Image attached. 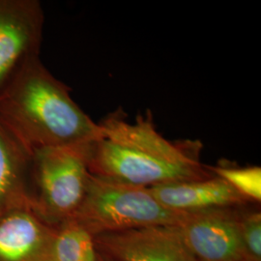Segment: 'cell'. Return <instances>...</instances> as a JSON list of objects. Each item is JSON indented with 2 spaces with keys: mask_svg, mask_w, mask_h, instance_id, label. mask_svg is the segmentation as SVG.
<instances>
[{
  "mask_svg": "<svg viewBox=\"0 0 261 261\" xmlns=\"http://www.w3.org/2000/svg\"><path fill=\"white\" fill-rule=\"evenodd\" d=\"M98 124L100 134L90 144L88 158L89 171L96 177L152 188L214 175L200 162L202 143L167 140L150 111L130 122L118 110Z\"/></svg>",
  "mask_w": 261,
  "mask_h": 261,
  "instance_id": "obj_1",
  "label": "cell"
},
{
  "mask_svg": "<svg viewBox=\"0 0 261 261\" xmlns=\"http://www.w3.org/2000/svg\"><path fill=\"white\" fill-rule=\"evenodd\" d=\"M70 92L36 58L0 95V121L32 151L96 140L99 124Z\"/></svg>",
  "mask_w": 261,
  "mask_h": 261,
  "instance_id": "obj_2",
  "label": "cell"
},
{
  "mask_svg": "<svg viewBox=\"0 0 261 261\" xmlns=\"http://www.w3.org/2000/svg\"><path fill=\"white\" fill-rule=\"evenodd\" d=\"M92 141L33 150L30 207L53 227L73 219L84 201Z\"/></svg>",
  "mask_w": 261,
  "mask_h": 261,
  "instance_id": "obj_3",
  "label": "cell"
},
{
  "mask_svg": "<svg viewBox=\"0 0 261 261\" xmlns=\"http://www.w3.org/2000/svg\"><path fill=\"white\" fill-rule=\"evenodd\" d=\"M188 215L161 204L148 188L91 174L84 201L73 219L96 236L147 226H178Z\"/></svg>",
  "mask_w": 261,
  "mask_h": 261,
  "instance_id": "obj_4",
  "label": "cell"
},
{
  "mask_svg": "<svg viewBox=\"0 0 261 261\" xmlns=\"http://www.w3.org/2000/svg\"><path fill=\"white\" fill-rule=\"evenodd\" d=\"M44 20L38 0H0V95L40 57Z\"/></svg>",
  "mask_w": 261,
  "mask_h": 261,
  "instance_id": "obj_5",
  "label": "cell"
},
{
  "mask_svg": "<svg viewBox=\"0 0 261 261\" xmlns=\"http://www.w3.org/2000/svg\"><path fill=\"white\" fill-rule=\"evenodd\" d=\"M245 207L189 214L178 225L196 261H244L240 218Z\"/></svg>",
  "mask_w": 261,
  "mask_h": 261,
  "instance_id": "obj_6",
  "label": "cell"
},
{
  "mask_svg": "<svg viewBox=\"0 0 261 261\" xmlns=\"http://www.w3.org/2000/svg\"><path fill=\"white\" fill-rule=\"evenodd\" d=\"M97 252L116 261H196L177 226H147L94 236Z\"/></svg>",
  "mask_w": 261,
  "mask_h": 261,
  "instance_id": "obj_7",
  "label": "cell"
},
{
  "mask_svg": "<svg viewBox=\"0 0 261 261\" xmlns=\"http://www.w3.org/2000/svg\"><path fill=\"white\" fill-rule=\"evenodd\" d=\"M56 227L46 224L30 206L0 214V261H51Z\"/></svg>",
  "mask_w": 261,
  "mask_h": 261,
  "instance_id": "obj_8",
  "label": "cell"
},
{
  "mask_svg": "<svg viewBox=\"0 0 261 261\" xmlns=\"http://www.w3.org/2000/svg\"><path fill=\"white\" fill-rule=\"evenodd\" d=\"M148 189L161 204L171 211L183 214L256 204L241 196L228 183L216 175Z\"/></svg>",
  "mask_w": 261,
  "mask_h": 261,
  "instance_id": "obj_9",
  "label": "cell"
},
{
  "mask_svg": "<svg viewBox=\"0 0 261 261\" xmlns=\"http://www.w3.org/2000/svg\"><path fill=\"white\" fill-rule=\"evenodd\" d=\"M33 151L0 121V214L30 206Z\"/></svg>",
  "mask_w": 261,
  "mask_h": 261,
  "instance_id": "obj_10",
  "label": "cell"
},
{
  "mask_svg": "<svg viewBox=\"0 0 261 261\" xmlns=\"http://www.w3.org/2000/svg\"><path fill=\"white\" fill-rule=\"evenodd\" d=\"M51 261H98L94 236L75 219L56 227Z\"/></svg>",
  "mask_w": 261,
  "mask_h": 261,
  "instance_id": "obj_11",
  "label": "cell"
},
{
  "mask_svg": "<svg viewBox=\"0 0 261 261\" xmlns=\"http://www.w3.org/2000/svg\"><path fill=\"white\" fill-rule=\"evenodd\" d=\"M208 169L218 177L222 178L241 196L252 203L259 204L261 200V168L259 167L229 166L219 164Z\"/></svg>",
  "mask_w": 261,
  "mask_h": 261,
  "instance_id": "obj_12",
  "label": "cell"
},
{
  "mask_svg": "<svg viewBox=\"0 0 261 261\" xmlns=\"http://www.w3.org/2000/svg\"><path fill=\"white\" fill-rule=\"evenodd\" d=\"M259 204L246 206L240 218L244 261H261V213Z\"/></svg>",
  "mask_w": 261,
  "mask_h": 261,
  "instance_id": "obj_13",
  "label": "cell"
},
{
  "mask_svg": "<svg viewBox=\"0 0 261 261\" xmlns=\"http://www.w3.org/2000/svg\"><path fill=\"white\" fill-rule=\"evenodd\" d=\"M98 261H116L112 259V257H109L107 255H105L103 253H100L98 252Z\"/></svg>",
  "mask_w": 261,
  "mask_h": 261,
  "instance_id": "obj_14",
  "label": "cell"
}]
</instances>
